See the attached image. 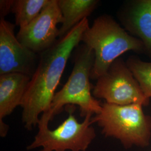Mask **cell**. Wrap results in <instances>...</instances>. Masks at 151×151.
Wrapping results in <instances>:
<instances>
[{
	"label": "cell",
	"mask_w": 151,
	"mask_h": 151,
	"mask_svg": "<svg viewBox=\"0 0 151 151\" xmlns=\"http://www.w3.org/2000/svg\"><path fill=\"white\" fill-rule=\"evenodd\" d=\"M89 27L88 19H84L52 47L40 53L20 106L22 121L26 129L32 130L38 125L40 115L50 111L67 61Z\"/></svg>",
	"instance_id": "6da1fadb"
},
{
	"label": "cell",
	"mask_w": 151,
	"mask_h": 151,
	"mask_svg": "<svg viewBox=\"0 0 151 151\" xmlns=\"http://www.w3.org/2000/svg\"><path fill=\"white\" fill-rule=\"evenodd\" d=\"M81 42L92 49L95 62L90 77L97 80L104 75L114 62L128 52L146 53L143 42L132 36L111 16L97 17L92 27L83 34Z\"/></svg>",
	"instance_id": "7a4b0ae2"
},
{
	"label": "cell",
	"mask_w": 151,
	"mask_h": 151,
	"mask_svg": "<svg viewBox=\"0 0 151 151\" xmlns=\"http://www.w3.org/2000/svg\"><path fill=\"white\" fill-rule=\"evenodd\" d=\"M143 106L133 104L118 105L105 103L100 113L92 116L106 137L119 139L125 148L133 145L146 147L151 137V117L146 115Z\"/></svg>",
	"instance_id": "3957f363"
},
{
	"label": "cell",
	"mask_w": 151,
	"mask_h": 151,
	"mask_svg": "<svg viewBox=\"0 0 151 151\" xmlns=\"http://www.w3.org/2000/svg\"><path fill=\"white\" fill-rule=\"evenodd\" d=\"M76 50L74 66L62 88L54 95L49 114L51 119L65 105L78 106L81 117L100 113L102 105L93 96L90 82L95 62L93 50L85 44Z\"/></svg>",
	"instance_id": "277c9868"
},
{
	"label": "cell",
	"mask_w": 151,
	"mask_h": 151,
	"mask_svg": "<svg viewBox=\"0 0 151 151\" xmlns=\"http://www.w3.org/2000/svg\"><path fill=\"white\" fill-rule=\"evenodd\" d=\"M75 109V106H68L67 118L52 130L48 127L51 120L48 113L42 114L38 133L27 146V150L42 148L40 151H86L96 135L92 126L93 115L88 114L83 122H79L74 114Z\"/></svg>",
	"instance_id": "5b68a950"
},
{
	"label": "cell",
	"mask_w": 151,
	"mask_h": 151,
	"mask_svg": "<svg viewBox=\"0 0 151 151\" xmlns=\"http://www.w3.org/2000/svg\"><path fill=\"white\" fill-rule=\"evenodd\" d=\"M92 95L104 99L106 103L118 105L137 104L147 106L150 103V99L121 58L115 60L107 72L97 79Z\"/></svg>",
	"instance_id": "8992f818"
},
{
	"label": "cell",
	"mask_w": 151,
	"mask_h": 151,
	"mask_svg": "<svg viewBox=\"0 0 151 151\" xmlns=\"http://www.w3.org/2000/svg\"><path fill=\"white\" fill-rule=\"evenodd\" d=\"M63 22L58 0H50L41 12L25 27L20 28L16 38L24 47L35 53H42L57 42Z\"/></svg>",
	"instance_id": "52a82bcc"
},
{
	"label": "cell",
	"mask_w": 151,
	"mask_h": 151,
	"mask_svg": "<svg viewBox=\"0 0 151 151\" xmlns=\"http://www.w3.org/2000/svg\"><path fill=\"white\" fill-rule=\"evenodd\" d=\"M14 29L15 25L1 17L0 75L21 73L32 77L38 65L37 53L19 42Z\"/></svg>",
	"instance_id": "ba28073f"
},
{
	"label": "cell",
	"mask_w": 151,
	"mask_h": 151,
	"mask_svg": "<svg viewBox=\"0 0 151 151\" xmlns=\"http://www.w3.org/2000/svg\"><path fill=\"white\" fill-rule=\"evenodd\" d=\"M124 29L138 38L151 58V0H133L124 2L118 12Z\"/></svg>",
	"instance_id": "9c48e42d"
},
{
	"label": "cell",
	"mask_w": 151,
	"mask_h": 151,
	"mask_svg": "<svg viewBox=\"0 0 151 151\" xmlns=\"http://www.w3.org/2000/svg\"><path fill=\"white\" fill-rule=\"evenodd\" d=\"M31 78L21 73L0 75V121L21 106Z\"/></svg>",
	"instance_id": "30bf717a"
},
{
	"label": "cell",
	"mask_w": 151,
	"mask_h": 151,
	"mask_svg": "<svg viewBox=\"0 0 151 151\" xmlns=\"http://www.w3.org/2000/svg\"><path fill=\"white\" fill-rule=\"evenodd\" d=\"M63 16L58 38H63L78 23L90 16L99 3L97 0H58Z\"/></svg>",
	"instance_id": "8fae6325"
},
{
	"label": "cell",
	"mask_w": 151,
	"mask_h": 151,
	"mask_svg": "<svg viewBox=\"0 0 151 151\" xmlns=\"http://www.w3.org/2000/svg\"><path fill=\"white\" fill-rule=\"evenodd\" d=\"M50 0L14 1L11 11L15 17V25L25 27L38 16Z\"/></svg>",
	"instance_id": "7c38bea8"
},
{
	"label": "cell",
	"mask_w": 151,
	"mask_h": 151,
	"mask_svg": "<svg viewBox=\"0 0 151 151\" xmlns=\"http://www.w3.org/2000/svg\"><path fill=\"white\" fill-rule=\"evenodd\" d=\"M126 63L139 83L145 95L148 98L151 97V62L140 60L135 55H131Z\"/></svg>",
	"instance_id": "4fadbf2b"
},
{
	"label": "cell",
	"mask_w": 151,
	"mask_h": 151,
	"mask_svg": "<svg viewBox=\"0 0 151 151\" xmlns=\"http://www.w3.org/2000/svg\"><path fill=\"white\" fill-rule=\"evenodd\" d=\"M14 1H0V10L1 17L4 18L12 10Z\"/></svg>",
	"instance_id": "5bb4252c"
},
{
	"label": "cell",
	"mask_w": 151,
	"mask_h": 151,
	"mask_svg": "<svg viewBox=\"0 0 151 151\" xmlns=\"http://www.w3.org/2000/svg\"><path fill=\"white\" fill-rule=\"evenodd\" d=\"M8 126L4 121H0V134L2 137H5L8 132Z\"/></svg>",
	"instance_id": "9a60e30c"
}]
</instances>
